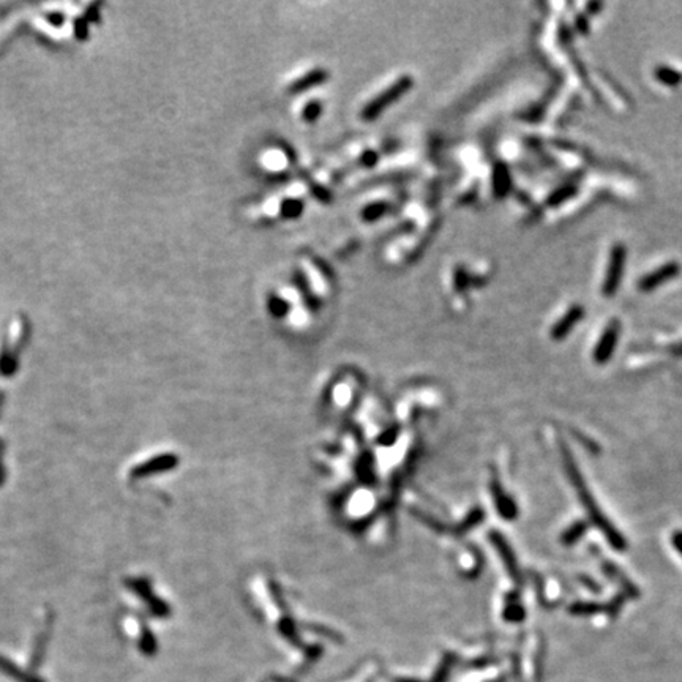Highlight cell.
<instances>
[{
	"label": "cell",
	"mask_w": 682,
	"mask_h": 682,
	"mask_svg": "<svg viewBox=\"0 0 682 682\" xmlns=\"http://www.w3.org/2000/svg\"><path fill=\"white\" fill-rule=\"evenodd\" d=\"M589 529V522H584V520H577L573 522L568 528L562 531L561 534V543L564 547H573L582 540L586 536V532Z\"/></svg>",
	"instance_id": "cell-7"
},
{
	"label": "cell",
	"mask_w": 682,
	"mask_h": 682,
	"mask_svg": "<svg viewBox=\"0 0 682 682\" xmlns=\"http://www.w3.org/2000/svg\"><path fill=\"white\" fill-rule=\"evenodd\" d=\"M669 352H672V356H674V357H682V341H679V343H676L673 346H669Z\"/></svg>",
	"instance_id": "cell-16"
},
{
	"label": "cell",
	"mask_w": 682,
	"mask_h": 682,
	"mask_svg": "<svg viewBox=\"0 0 682 682\" xmlns=\"http://www.w3.org/2000/svg\"><path fill=\"white\" fill-rule=\"evenodd\" d=\"M494 542H496V545H498V548H499L502 558H504V561H506L507 568H508V572H510L512 578L517 579V583H522V577H520L517 562H515V558H513L510 548H508L507 543L504 540H502V538L499 536H494Z\"/></svg>",
	"instance_id": "cell-8"
},
{
	"label": "cell",
	"mask_w": 682,
	"mask_h": 682,
	"mask_svg": "<svg viewBox=\"0 0 682 682\" xmlns=\"http://www.w3.org/2000/svg\"><path fill=\"white\" fill-rule=\"evenodd\" d=\"M621 337V322L618 319L609 321L605 331L600 335L599 341H597L594 351H592V358H594L596 363L603 365L609 362V358L613 357L616 346H618V340Z\"/></svg>",
	"instance_id": "cell-3"
},
{
	"label": "cell",
	"mask_w": 682,
	"mask_h": 682,
	"mask_svg": "<svg viewBox=\"0 0 682 682\" xmlns=\"http://www.w3.org/2000/svg\"><path fill=\"white\" fill-rule=\"evenodd\" d=\"M524 608L522 607V603H512V605H508L507 609H506V618L507 621H513V622H520V621H523L524 619Z\"/></svg>",
	"instance_id": "cell-13"
},
{
	"label": "cell",
	"mask_w": 682,
	"mask_h": 682,
	"mask_svg": "<svg viewBox=\"0 0 682 682\" xmlns=\"http://www.w3.org/2000/svg\"><path fill=\"white\" fill-rule=\"evenodd\" d=\"M672 543L676 552L682 556V531H676L672 536Z\"/></svg>",
	"instance_id": "cell-15"
},
{
	"label": "cell",
	"mask_w": 682,
	"mask_h": 682,
	"mask_svg": "<svg viewBox=\"0 0 682 682\" xmlns=\"http://www.w3.org/2000/svg\"><path fill=\"white\" fill-rule=\"evenodd\" d=\"M494 494H496V501H498V508H499L501 515L504 517L506 520L515 518L518 515V508L515 506V502L508 498L507 494L502 493L498 485H496V488H494Z\"/></svg>",
	"instance_id": "cell-10"
},
{
	"label": "cell",
	"mask_w": 682,
	"mask_h": 682,
	"mask_svg": "<svg viewBox=\"0 0 682 682\" xmlns=\"http://www.w3.org/2000/svg\"><path fill=\"white\" fill-rule=\"evenodd\" d=\"M559 448H561L562 466H564L567 478L570 480V485L573 487V490H575L578 499L582 502V507L584 508L586 515H588L589 523L594 524L596 528L602 532L603 537L607 538L613 550H616V552H626L627 550L626 537L616 529V526L609 522L605 513L600 510L599 504H597L594 496L591 494L588 485H586L584 477L582 472H579L575 460L572 457L570 448H568L562 441L559 442Z\"/></svg>",
	"instance_id": "cell-1"
},
{
	"label": "cell",
	"mask_w": 682,
	"mask_h": 682,
	"mask_svg": "<svg viewBox=\"0 0 682 682\" xmlns=\"http://www.w3.org/2000/svg\"><path fill=\"white\" fill-rule=\"evenodd\" d=\"M577 193H578V187H577V185H573V183H567V185H564V187L558 188V190L553 191V193L548 196L547 204H548L550 207H558V206H561V204H564L566 201L572 199V197L575 196Z\"/></svg>",
	"instance_id": "cell-9"
},
{
	"label": "cell",
	"mask_w": 682,
	"mask_h": 682,
	"mask_svg": "<svg viewBox=\"0 0 682 682\" xmlns=\"http://www.w3.org/2000/svg\"><path fill=\"white\" fill-rule=\"evenodd\" d=\"M681 273V266L676 261L667 262V264L660 266L656 271L649 272L648 275H644L643 278H639L638 281V289L643 292H651L654 291L659 286L668 283V281L674 280Z\"/></svg>",
	"instance_id": "cell-4"
},
{
	"label": "cell",
	"mask_w": 682,
	"mask_h": 682,
	"mask_svg": "<svg viewBox=\"0 0 682 682\" xmlns=\"http://www.w3.org/2000/svg\"><path fill=\"white\" fill-rule=\"evenodd\" d=\"M624 599H626V596H622V594L614 596L613 599L609 600L607 603V605H605V613L612 616V618H616V616H618L619 612H621L622 603H624Z\"/></svg>",
	"instance_id": "cell-14"
},
{
	"label": "cell",
	"mask_w": 682,
	"mask_h": 682,
	"mask_svg": "<svg viewBox=\"0 0 682 682\" xmlns=\"http://www.w3.org/2000/svg\"><path fill=\"white\" fill-rule=\"evenodd\" d=\"M654 76L657 81H660L665 86H678L682 81V73H679L678 70H674L672 67H667V65H659L654 70Z\"/></svg>",
	"instance_id": "cell-12"
},
{
	"label": "cell",
	"mask_w": 682,
	"mask_h": 682,
	"mask_svg": "<svg viewBox=\"0 0 682 682\" xmlns=\"http://www.w3.org/2000/svg\"><path fill=\"white\" fill-rule=\"evenodd\" d=\"M627 250L622 243H616L609 253L608 268L605 273V280L602 285V294L605 297H612L616 294V291L621 286L622 275H624Z\"/></svg>",
	"instance_id": "cell-2"
},
{
	"label": "cell",
	"mask_w": 682,
	"mask_h": 682,
	"mask_svg": "<svg viewBox=\"0 0 682 682\" xmlns=\"http://www.w3.org/2000/svg\"><path fill=\"white\" fill-rule=\"evenodd\" d=\"M583 318H584V308L582 305H573V307H570L566 311L564 316H562L556 324H553L550 337H552L554 341L564 340L567 335L573 331V327H575Z\"/></svg>",
	"instance_id": "cell-5"
},
{
	"label": "cell",
	"mask_w": 682,
	"mask_h": 682,
	"mask_svg": "<svg viewBox=\"0 0 682 682\" xmlns=\"http://www.w3.org/2000/svg\"><path fill=\"white\" fill-rule=\"evenodd\" d=\"M605 612V605L597 602H575L568 607V613L573 616H592Z\"/></svg>",
	"instance_id": "cell-11"
},
{
	"label": "cell",
	"mask_w": 682,
	"mask_h": 682,
	"mask_svg": "<svg viewBox=\"0 0 682 682\" xmlns=\"http://www.w3.org/2000/svg\"><path fill=\"white\" fill-rule=\"evenodd\" d=\"M602 570L616 586H618V588L621 589L622 596L632 597V599H638L639 589L632 583V579L627 577L618 566L613 564L612 561H603L602 562Z\"/></svg>",
	"instance_id": "cell-6"
}]
</instances>
